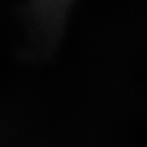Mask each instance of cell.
<instances>
[{
  "instance_id": "obj_1",
  "label": "cell",
  "mask_w": 147,
  "mask_h": 147,
  "mask_svg": "<svg viewBox=\"0 0 147 147\" xmlns=\"http://www.w3.org/2000/svg\"><path fill=\"white\" fill-rule=\"evenodd\" d=\"M45 19L53 22L64 21L65 13L72 0H38Z\"/></svg>"
}]
</instances>
